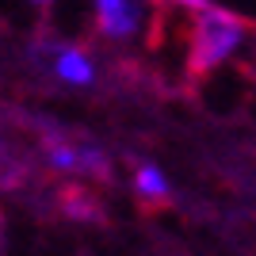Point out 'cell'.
I'll return each instance as SVG.
<instances>
[{"label":"cell","instance_id":"cell-7","mask_svg":"<svg viewBox=\"0 0 256 256\" xmlns=\"http://www.w3.org/2000/svg\"><path fill=\"white\" fill-rule=\"evenodd\" d=\"M248 69H252V76H256V46H252V54H248Z\"/></svg>","mask_w":256,"mask_h":256},{"label":"cell","instance_id":"cell-5","mask_svg":"<svg viewBox=\"0 0 256 256\" xmlns=\"http://www.w3.org/2000/svg\"><path fill=\"white\" fill-rule=\"evenodd\" d=\"M150 4H176V8H195V12L210 8V0H150Z\"/></svg>","mask_w":256,"mask_h":256},{"label":"cell","instance_id":"cell-3","mask_svg":"<svg viewBox=\"0 0 256 256\" xmlns=\"http://www.w3.org/2000/svg\"><path fill=\"white\" fill-rule=\"evenodd\" d=\"M54 210L69 218V222H84V226H107V206L92 184L84 180H62L54 188Z\"/></svg>","mask_w":256,"mask_h":256},{"label":"cell","instance_id":"cell-4","mask_svg":"<svg viewBox=\"0 0 256 256\" xmlns=\"http://www.w3.org/2000/svg\"><path fill=\"white\" fill-rule=\"evenodd\" d=\"M134 164V176H130V188H134V199L146 214L153 210H164V206L176 203V195H172V184L168 176L153 164V160H130Z\"/></svg>","mask_w":256,"mask_h":256},{"label":"cell","instance_id":"cell-9","mask_svg":"<svg viewBox=\"0 0 256 256\" xmlns=\"http://www.w3.org/2000/svg\"><path fill=\"white\" fill-rule=\"evenodd\" d=\"M4 157H8V146H4V138H0V160H4Z\"/></svg>","mask_w":256,"mask_h":256},{"label":"cell","instance_id":"cell-8","mask_svg":"<svg viewBox=\"0 0 256 256\" xmlns=\"http://www.w3.org/2000/svg\"><path fill=\"white\" fill-rule=\"evenodd\" d=\"M0 248H4V214H0Z\"/></svg>","mask_w":256,"mask_h":256},{"label":"cell","instance_id":"cell-2","mask_svg":"<svg viewBox=\"0 0 256 256\" xmlns=\"http://www.w3.org/2000/svg\"><path fill=\"white\" fill-rule=\"evenodd\" d=\"M92 31L115 46H126L138 38L146 23V0H92Z\"/></svg>","mask_w":256,"mask_h":256},{"label":"cell","instance_id":"cell-6","mask_svg":"<svg viewBox=\"0 0 256 256\" xmlns=\"http://www.w3.org/2000/svg\"><path fill=\"white\" fill-rule=\"evenodd\" d=\"M31 4L42 12V16H50V8H54V0H31Z\"/></svg>","mask_w":256,"mask_h":256},{"label":"cell","instance_id":"cell-1","mask_svg":"<svg viewBox=\"0 0 256 256\" xmlns=\"http://www.w3.org/2000/svg\"><path fill=\"white\" fill-rule=\"evenodd\" d=\"M248 34H252V27L245 20L230 16L226 8H218V4L195 12L192 34H188V62H184V92L199 76H206V73H214V69L234 62V54L245 46Z\"/></svg>","mask_w":256,"mask_h":256}]
</instances>
